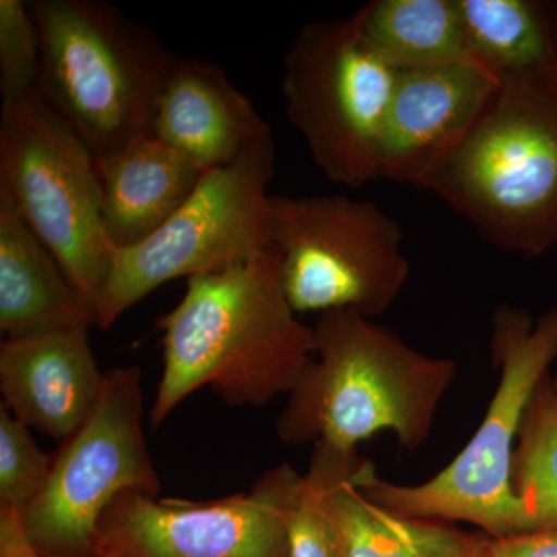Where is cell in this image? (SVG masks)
<instances>
[{
  "label": "cell",
  "instance_id": "4fadbf2b",
  "mask_svg": "<svg viewBox=\"0 0 557 557\" xmlns=\"http://www.w3.org/2000/svg\"><path fill=\"white\" fill-rule=\"evenodd\" d=\"M90 329L69 325L0 344L2 405L28 428L61 443L83 426L104 388Z\"/></svg>",
  "mask_w": 557,
  "mask_h": 557
},
{
  "label": "cell",
  "instance_id": "9a60e30c",
  "mask_svg": "<svg viewBox=\"0 0 557 557\" xmlns=\"http://www.w3.org/2000/svg\"><path fill=\"white\" fill-rule=\"evenodd\" d=\"M95 168L106 233L115 248L135 247L163 228L207 174L152 135L95 156Z\"/></svg>",
  "mask_w": 557,
  "mask_h": 557
},
{
  "label": "cell",
  "instance_id": "603a6c76",
  "mask_svg": "<svg viewBox=\"0 0 557 557\" xmlns=\"http://www.w3.org/2000/svg\"><path fill=\"white\" fill-rule=\"evenodd\" d=\"M32 428L0 405V505L22 512L49 478L53 456L33 438Z\"/></svg>",
  "mask_w": 557,
  "mask_h": 557
},
{
  "label": "cell",
  "instance_id": "9c48e42d",
  "mask_svg": "<svg viewBox=\"0 0 557 557\" xmlns=\"http://www.w3.org/2000/svg\"><path fill=\"white\" fill-rule=\"evenodd\" d=\"M270 244L296 313H386L409 277L403 231L380 207L346 196L271 197Z\"/></svg>",
  "mask_w": 557,
  "mask_h": 557
},
{
  "label": "cell",
  "instance_id": "3957f363",
  "mask_svg": "<svg viewBox=\"0 0 557 557\" xmlns=\"http://www.w3.org/2000/svg\"><path fill=\"white\" fill-rule=\"evenodd\" d=\"M485 239L528 258L557 245V69L505 78L463 141L418 183Z\"/></svg>",
  "mask_w": 557,
  "mask_h": 557
},
{
  "label": "cell",
  "instance_id": "7402d4cb",
  "mask_svg": "<svg viewBox=\"0 0 557 557\" xmlns=\"http://www.w3.org/2000/svg\"><path fill=\"white\" fill-rule=\"evenodd\" d=\"M42 40L30 3L0 0V95L14 104L38 91Z\"/></svg>",
  "mask_w": 557,
  "mask_h": 557
},
{
  "label": "cell",
  "instance_id": "6da1fadb",
  "mask_svg": "<svg viewBox=\"0 0 557 557\" xmlns=\"http://www.w3.org/2000/svg\"><path fill=\"white\" fill-rule=\"evenodd\" d=\"M157 329L164 364L152 428L205 386L226 405L262 408L288 395L317 354L314 329L285 295L273 245L233 269L188 278L185 296Z\"/></svg>",
  "mask_w": 557,
  "mask_h": 557
},
{
  "label": "cell",
  "instance_id": "52a82bcc",
  "mask_svg": "<svg viewBox=\"0 0 557 557\" xmlns=\"http://www.w3.org/2000/svg\"><path fill=\"white\" fill-rule=\"evenodd\" d=\"M273 175L270 131L233 163L208 171L188 201L148 240L113 249L97 327L109 330L168 282L220 273L267 251Z\"/></svg>",
  "mask_w": 557,
  "mask_h": 557
},
{
  "label": "cell",
  "instance_id": "2e32d148",
  "mask_svg": "<svg viewBox=\"0 0 557 557\" xmlns=\"http://www.w3.org/2000/svg\"><path fill=\"white\" fill-rule=\"evenodd\" d=\"M69 325L97 327L57 258L0 196V332L7 338Z\"/></svg>",
  "mask_w": 557,
  "mask_h": 557
},
{
  "label": "cell",
  "instance_id": "7c38bea8",
  "mask_svg": "<svg viewBox=\"0 0 557 557\" xmlns=\"http://www.w3.org/2000/svg\"><path fill=\"white\" fill-rule=\"evenodd\" d=\"M498 84L472 60L398 69L380 145L381 178L418 186L463 141Z\"/></svg>",
  "mask_w": 557,
  "mask_h": 557
},
{
  "label": "cell",
  "instance_id": "cb8c5ba5",
  "mask_svg": "<svg viewBox=\"0 0 557 557\" xmlns=\"http://www.w3.org/2000/svg\"><path fill=\"white\" fill-rule=\"evenodd\" d=\"M486 557H557V528L487 537Z\"/></svg>",
  "mask_w": 557,
  "mask_h": 557
},
{
  "label": "cell",
  "instance_id": "5b68a950",
  "mask_svg": "<svg viewBox=\"0 0 557 557\" xmlns=\"http://www.w3.org/2000/svg\"><path fill=\"white\" fill-rule=\"evenodd\" d=\"M42 40L40 100L95 156L150 135L153 101L175 54L148 25L100 0L30 2Z\"/></svg>",
  "mask_w": 557,
  "mask_h": 557
},
{
  "label": "cell",
  "instance_id": "277c9868",
  "mask_svg": "<svg viewBox=\"0 0 557 557\" xmlns=\"http://www.w3.org/2000/svg\"><path fill=\"white\" fill-rule=\"evenodd\" d=\"M490 355L498 372L497 387L467 446L418 485L387 482L364 460L357 486L369 500L410 518L469 523L487 537L527 533L512 490V460L528 405L557 359V307L536 321L507 304L498 307Z\"/></svg>",
  "mask_w": 557,
  "mask_h": 557
},
{
  "label": "cell",
  "instance_id": "d4e9b609",
  "mask_svg": "<svg viewBox=\"0 0 557 557\" xmlns=\"http://www.w3.org/2000/svg\"><path fill=\"white\" fill-rule=\"evenodd\" d=\"M0 557H42L28 541L17 509L0 505Z\"/></svg>",
  "mask_w": 557,
  "mask_h": 557
},
{
  "label": "cell",
  "instance_id": "ffe728a7",
  "mask_svg": "<svg viewBox=\"0 0 557 557\" xmlns=\"http://www.w3.org/2000/svg\"><path fill=\"white\" fill-rule=\"evenodd\" d=\"M512 490L527 533L557 528V391L552 375L542 381L523 416L512 460Z\"/></svg>",
  "mask_w": 557,
  "mask_h": 557
},
{
  "label": "cell",
  "instance_id": "ac0fdd59",
  "mask_svg": "<svg viewBox=\"0 0 557 557\" xmlns=\"http://www.w3.org/2000/svg\"><path fill=\"white\" fill-rule=\"evenodd\" d=\"M469 57L498 81L557 69V17L536 0H456Z\"/></svg>",
  "mask_w": 557,
  "mask_h": 557
},
{
  "label": "cell",
  "instance_id": "d6986e66",
  "mask_svg": "<svg viewBox=\"0 0 557 557\" xmlns=\"http://www.w3.org/2000/svg\"><path fill=\"white\" fill-rule=\"evenodd\" d=\"M354 16L362 38L395 67L472 60L456 0H373Z\"/></svg>",
  "mask_w": 557,
  "mask_h": 557
},
{
  "label": "cell",
  "instance_id": "e0dca14e",
  "mask_svg": "<svg viewBox=\"0 0 557 557\" xmlns=\"http://www.w3.org/2000/svg\"><path fill=\"white\" fill-rule=\"evenodd\" d=\"M359 468L325 494L343 557H486L487 536L373 504L357 486Z\"/></svg>",
  "mask_w": 557,
  "mask_h": 557
},
{
  "label": "cell",
  "instance_id": "4316f807",
  "mask_svg": "<svg viewBox=\"0 0 557 557\" xmlns=\"http://www.w3.org/2000/svg\"><path fill=\"white\" fill-rule=\"evenodd\" d=\"M555 387H556V386H555ZM556 391H557V388H556Z\"/></svg>",
  "mask_w": 557,
  "mask_h": 557
},
{
  "label": "cell",
  "instance_id": "484cf974",
  "mask_svg": "<svg viewBox=\"0 0 557 557\" xmlns=\"http://www.w3.org/2000/svg\"><path fill=\"white\" fill-rule=\"evenodd\" d=\"M553 383H555V386L557 388V376H553Z\"/></svg>",
  "mask_w": 557,
  "mask_h": 557
},
{
  "label": "cell",
  "instance_id": "8fae6325",
  "mask_svg": "<svg viewBox=\"0 0 557 557\" xmlns=\"http://www.w3.org/2000/svg\"><path fill=\"white\" fill-rule=\"evenodd\" d=\"M300 480L282 463L249 493L218 500L126 491L98 523V557H289L288 515Z\"/></svg>",
  "mask_w": 557,
  "mask_h": 557
},
{
  "label": "cell",
  "instance_id": "44dd1931",
  "mask_svg": "<svg viewBox=\"0 0 557 557\" xmlns=\"http://www.w3.org/2000/svg\"><path fill=\"white\" fill-rule=\"evenodd\" d=\"M358 453L344 454L314 445L288 515L289 557H343L338 534L325 508L329 487L361 465Z\"/></svg>",
  "mask_w": 557,
  "mask_h": 557
},
{
  "label": "cell",
  "instance_id": "7a4b0ae2",
  "mask_svg": "<svg viewBox=\"0 0 557 557\" xmlns=\"http://www.w3.org/2000/svg\"><path fill=\"white\" fill-rule=\"evenodd\" d=\"M313 329L317 354L277 418L281 442L351 454L391 432L401 448L420 449L456 381L457 362L416 350L354 311L322 313Z\"/></svg>",
  "mask_w": 557,
  "mask_h": 557
},
{
  "label": "cell",
  "instance_id": "8992f818",
  "mask_svg": "<svg viewBox=\"0 0 557 557\" xmlns=\"http://www.w3.org/2000/svg\"><path fill=\"white\" fill-rule=\"evenodd\" d=\"M0 196L65 271L97 317L112 270L95 153L38 91L0 115Z\"/></svg>",
  "mask_w": 557,
  "mask_h": 557
},
{
  "label": "cell",
  "instance_id": "30bf717a",
  "mask_svg": "<svg viewBox=\"0 0 557 557\" xmlns=\"http://www.w3.org/2000/svg\"><path fill=\"white\" fill-rule=\"evenodd\" d=\"M143 409L141 370L110 369L89 418L61 443L46 485L21 512L25 534L40 556L98 557V523L116 497L126 491L159 497Z\"/></svg>",
  "mask_w": 557,
  "mask_h": 557
},
{
  "label": "cell",
  "instance_id": "ba28073f",
  "mask_svg": "<svg viewBox=\"0 0 557 557\" xmlns=\"http://www.w3.org/2000/svg\"><path fill=\"white\" fill-rule=\"evenodd\" d=\"M398 67L362 38L355 16L307 24L284 58L289 123L330 182L380 180V145Z\"/></svg>",
  "mask_w": 557,
  "mask_h": 557
},
{
  "label": "cell",
  "instance_id": "5bb4252c",
  "mask_svg": "<svg viewBox=\"0 0 557 557\" xmlns=\"http://www.w3.org/2000/svg\"><path fill=\"white\" fill-rule=\"evenodd\" d=\"M271 127L219 65L175 58L150 116V135L203 171L239 159Z\"/></svg>",
  "mask_w": 557,
  "mask_h": 557
}]
</instances>
